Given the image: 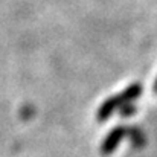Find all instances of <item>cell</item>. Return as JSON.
I'll return each instance as SVG.
<instances>
[{
  "label": "cell",
  "instance_id": "obj_4",
  "mask_svg": "<svg viewBox=\"0 0 157 157\" xmlns=\"http://www.w3.org/2000/svg\"><path fill=\"white\" fill-rule=\"evenodd\" d=\"M119 110H121V116H131L136 111V107L130 102H125L119 107Z\"/></svg>",
  "mask_w": 157,
  "mask_h": 157
},
{
  "label": "cell",
  "instance_id": "obj_3",
  "mask_svg": "<svg viewBox=\"0 0 157 157\" xmlns=\"http://www.w3.org/2000/svg\"><path fill=\"white\" fill-rule=\"evenodd\" d=\"M140 93H142V86L139 82H134V84L128 86L122 93H119V98H121L122 104H125V102H130V101H134L136 98H139Z\"/></svg>",
  "mask_w": 157,
  "mask_h": 157
},
{
  "label": "cell",
  "instance_id": "obj_2",
  "mask_svg": "<svg viewBox=\"0 0 157 157\" xmlns=\"http://www.w3.org/2000/svg\"><path fill=\"white\" fill-rule=\"evenodd\" d=\"M121 105H122V101H121L119 95H116V96H113V98L105 99L104 102H102V105L99 107L98 113H96L98 121H105V119H108V117L113 114V111H114L116 108H119Z\"/></svg>",
  "mask_w": 157,
  "mask_h": 157
},
{
  "label": "cell",
  "instance_id": "obj_5",
  "mask_svg": "<svg viewBox=\"0 0 157 157\" xmlns=\"http://www.w3.org/2000/svg\"><path fill=\"white\" fill-rule=\"evenodd\" d=\"M153 90H154V93H157V78H156V81H154V87H153Z\"/></svg>",
  "mask_w": 157,
  "mask_h": 157
},
{
  "label": "cell",
  "instance_id": "obj_1",
  "mask_svg": "<svg viewBox=\"0 0 157 157\" xmlns=\"http://www.w3.org/2000/svg\"><path fill=\"white\" fill-rule=\"evenodd\" d=\"M127 133H128V130H127L125 127H122V125L113 128V130L107 134V137L104 139V142H102V145H101V153H102V156H110V154L116 150V147L119 145V142L125 137Z\"/></svg>",
  "mask_w": 157,
  "mask_h": 157
}]
</instances>
